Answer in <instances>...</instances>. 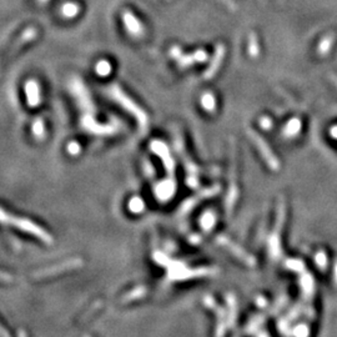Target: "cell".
Returning a JSON list of instances; mask_svg holds the SVG:
<instances>
[{"label":"cell","mask_w":337,"mask_h":337,"mask_svg":"<svg viewBox=\"0 0 337 337\" xmlns=\"http://www.w3.org/2000/svg\"><path fill=\"white\" fill-rule=\"evenodd\" d=\"M0 223L13 225V226L20 229L21 231L29 232V234L35 235L36 237H39L41 241H44V243H46V244H52L53 243L52 236L47 234L46 231H44L41 227H39L38 225L33 224L32 221H29V220H25V219L14 218V216L9 215L8 212L3 211L2 209H0Z\"/></svg>","instance_id":"cell-1"},{"label":"cell","mask_w":337,"mask_h":337,"mask_svg":"<svg viewBox=\"0 0 337 337\" xmlns=\"http://www.w3.org/2000/svg\"><path fill=\"white\" fill-rule=\"evenodd\" d=\"M110 95L112 97V99L116 100L124 109H126L131 115H134V116L136 117L137 122H139V125L141 126V128H145L146 124H148V116H146V114L119 88V86H111Z\"/></svg>","instance_id":"cell-2"},{"label":"cell","mask_w":337,"mask_h":337,"mask_svg":"<svg viewBox=\"0 0 337 337\" xmlns=\"http://www.w3.org/2000/svg\"><path fill=\"white\" fill-rule=\"evenodd\" d=\"M247 134H249L250 139L254 141V144L257 146L258 151H260L261 155H262L263 159H265L266 164H268L269 166L272 168V170H277V168H279V166H280L279 160H277L276 156L272 154L271 149L269 148V145L266 144V142L263 141L262 139H261V136H258L256 133H254V131L250 130V129L247 130Z\"/></svg>","instance_id":"cell-3"},{"label":"cell","mask_w":337,"mask_h":337,"mask_svg":"<svg viewBox=\"0 0 337 337\" xmlns=\"http://www.w3.org/2000/svg\"><path fill=\"white\" fill-rule=\"evenodd\" d=\"M283 220H285V209H283V205L281 204L279 207V215H277L276 229L274 230L271 237H270V254L275 257L280 255V231L282 229Z\"/></svg>","instance_id":"cell-4"},{"label":"cell","mask_w":337,"mask_h":337,"mask_svg":"<svg viewBox=\"0 0 337 337\" xmlns=\"http://www.w3.org/2000/svg\"><path fill=\"white\" fill-rule=\"evenodd\" d=\"M81 262L80 260H73V261H67V262L61 263V265L58 266H53V268L41 270V271H36L35 274L33 275L34 279H44V277H50L54 276V275L61 274V272H65L67 270H73L78 266H80Z\"/></svg>","instance_id":"cell-5"},{"label":"cell","mask_w":337,"mask_h":337,"mask_svg":"<svg viewBox=\"0 0 337 337\" xmlns=\"http://www.w3.org/2000/svg\"><path fill=\"white\" fill-rule=\"evenodd\" d=\"M218 241H219V244H220V245H223V246L226 247L227 250H230L232 254L236 255V257L240 258L241 261H244V262L247 263V265H250V266L255 265L254 258L250 256V255H247L246 252L244 251V250L241 249L240 246L236 245V244L232 243L231 240H229V238L225 237V236H219Z\"/></svg>","instance_id":"cell-6"},{"label":"cell","mask_w":337,"mask_h":337,"mask_svg":"<svg viewBox=\"0 0 337 337\" xmlns=\"http://www.w3.org/2000/svg\"><path fill=\"white\" fill-rule=\"evenodd\" d=\"M151 150L161 157V160L164 161L165 167L167 168L168 174H173L174 167H175V162H174L173 157H171L170 153H168L167 148L162 144L161 141H153L151 142Z\"/></svg>","instance_id":"cell-7"},{"label":"cell","mask_w":337,"mask_h":337,"mask_svg":"<svg viewBox=\"0 0 337 337\" xmlns=\"http://www.w3.org/2000/svg\"><path fill=\"white\" fill-rule=\"evenodd\" d=\"M218 191H219V186L210 187V189H206V190L201 191V192L199 194V195L194 196V198H191V199H189V200H187V201H185L184 204H182L181 209H180V212H181V213H187V212H190L191 210H192L194 207H195L196 205H198L199 202H200V201L202 200V199L210 198V196L215 195V194L218 192Z\"/></svg>","instance_id":"cell-8"},{"label":"cell","mask_w":337,"mask_h":337,"mask_svg":"<svg viewBox=\"0 0 337 337\" xmlns=\"http://www.w3.org/2000/svg\"><path fill=\"white\" fill-rule=\"evenodd\" d=\"M175 189H176L175 181H174L173 179H168V180H165V181L159 182V184L156 185L155 194L160 200L165 201L174 195Z\"/></svg>","instance_id":"cell-9"},{"label":"cell","mask_w":337,"mask_h":337,"mask_svg":"<svg viewBox=\"0 0 337 337\" xmlns=\"http://www.w3.org/2000/svg\"><path fill=\"white\" fill-rule=\"evenodd\" d=\"M224 54H225V49H224V46H221L220 45V46L218 47V50H216L215 56H213L211 64H210V66L207 67V70L205 71V74H204L205 79H211L213 75L216 74V71H218V69L221 65V61H223Z\"/></svg>","instance_id":"cell-10"},{"label":"cell","mask_w":337,"mask_h":337,"mask_svg":"<svg viewBox=\"0 0 337 337\" xmlns=\"http://www.w3.org/2000/svg\"><path fill=\"white\" fill-rule=\"evenodd\" d=\"M207 55L205 52H196L192 55H181V58L179 59V64L181 66H189L192 65L195 63H201V61L206 60Z\"/></svg>","instance_id":"cell-11"},{"label":"cell","mask_w":337,"mask_h":337,"mask_svg":"<svg viewBox=\"0 0 337 337\" xmlns=\"http://www.w3.org/2000/svg\"><path fill=\"white\" fill-rule=\"evenodd\" d=\"M27 91H28V101L32 106H36L40 103V94H39L38 85H36L34 81H29L27 85Z\"/></svg>","instance_id":"cell-12"},{"label":"cell","mask_w":337,"mask_h":337,"mask_svg":"<svg viewBox=\"0 0 337 337\" xmlns=\"http://www.w3.org/2000/svg\"><path fill=\"white\" fill-rule=\"evenodd\" d=\"M300 130H301V120L300 119H291L287 123V125L283 129V134L287 137H294L299 135Z\"/></svg>","instance_id":"cell-13"},{"label":"cell","mask_w":337,"mask_h":337,"mask_svg":"<svg viewBox=\"0 0 337 337\" xmlns=\"http://www.w3.org/2000/svg\"><path fill=\"white\" fill-rule=\"evenodd\" d=\"M215 221H216V216L213 215L211 211L205 212L200 219V225H201L202 230H205V231H209V230H211L213 227V225H215Z\"/></svg>","instance_id":"cell-14"},{"label":"cell","mask_w":337,"mask_h":337,"mask_svg":"<svg viewBox=\"0 0 337 337\" xmlns=\"http://www.w3.org/2000/svg\"><path fill=\"white\" fill-rule=\"evenodd\" d=\"M201 104L207 111H213V109L216 108V100L213 98L212 94L210 92H205L201 97Z\"/></svg>","instance_id":"cell-15"},{"label":"cell","mask_w":337,"mask_h":337,"mask_svg":"<svg viewBox=\"0 0 337 337\" xmlns=\"http://www.w3.org/2000/svg\"><path fill=\"white\" fill-rule=\"evenodd\" d=\"M333 45V35H327L325 36L324 39L321 40V43L319 45V52L320 54H327L330 52V49L332 47Z\"/></svg>","instance_id":"cell-16"},{"label":"cell","mask_w":337,"mask_h":337,"mask_svg":"<svg viewBox=\"0 0 337 337\" xmlns=\"http://www.w3.org/2000/svg\"><path fill=\"white\" fill-rule=\"evenodd\" d=\"M144 207H145L144 201H142V199L140 198H133L130 200V202H129V209L135 213H140L142 210H144Z\"/></svg>","instance_id":"cell-17"},{"label":"cell","mask_w":337,"mask_h":337,"mask_svg":"<svg viewBox=\"0 0 337 337\" xmlns=\"http://www.w3.org/2000/svg\"><path fill=\"white\" fill-rule=\"evenodd\" d=\"M111 71V65L108 63V61L101 60L100 63H98L97 65V73L101 77H106V75L110 74Z\"/></svg>","instance_id":"cell-18"},{"label":"cell","mask_w":337,"mask_h":337,"mask_svg":"<svg viewBox=\"0 0 337 337\" xmlns=\"http://www.w3.org/2000/svg\"><path fill=\"white\" fill-rule=\"evenodd\" d=\"M129 18H130V20H126V27H128V29L130 30L131 34H140V32H141V28H140V25L137 24V21L136 20H134L133 18H131L130 15H129Z\"/></svg>","instance_id":"cell-19"},{"label":"cell","mask_w":337,"mask_h":337,"mask_svg":"<svg viewBox=\"0 0 337 337\" xmlns=\"http://www.w3.org/2000/svg\"><path fill=\"white\" fill-rule=\"evenodd\" d=\"M34 131H35V134L38 135V136H43L44 129H43V124H41L40 120H38V122L35 123V126H34Z\"/></svg>","instance_id":"cell-20"},{"label":"cell","mask_w":337,"mask_h":337,"mask_svg":"<svg viewBox=\"0 0 337 337\" xmlns=\"http://www.w3.org/2000/svg\"><path fill=\"white\" fill-rule=\"evenodd\" d=\"M316 260L319 261V265L321 266V268L324 265H326V256L324 252H319V254L316 255Z\"/></svg>","instance_id":"cell-21"},{"label":"cell","mask_w":337,"mask_h":337,"mask_svg":"<svg viewBox=\"0 0 337 337\" xmlns=\"http://www.w3.org/2000/svg\"><path fill=\"white\" fill-rule=\"evenodd\" d=\"M260 124H261V126H262L263 129H270V128H271V125H272L271 120H270L269 117H262V119L260 120Z\"/></svg>","instance_id":"cell-22"},{"label":"cell","mask_w":337,"mask_h":337,"mask_svg":"<svg viewBox=\"0 0 337 337\" xmlns=\"http://www.w3.org/2000/svg\"><path fill=\"white\" fill-rule=\"evenodd\" d=\"M79 150H80V146H79L77 142H71V144L69 145V151L70 154H73V155H74V154H78Z\"/></svg>","instance_id":"cell-23"},{"label":"cell","mask_w":337,"mask_h":337,"mask_svg":"<svg viewBox=\"0 0 337 337\" xmlns=\"http://www.w3.org/2000/svg\"><path fill=\"white\" fill-rule=\"evenodd\" d=\"M11 280H13V277H11L10 275H8V274H5V272L0 271V281H3V282H10Z\"/></svg>","instance_id":"cell-24"},{"label":"cell","mask_w":337,"mask_h":337,"mask_svg":"<svg viewBox=\"0 0 337 337\" xmlns=\"http://www.w3.org/2000/svg\"><path fill=\"white\" fill-rule=\"evenodd\" d=\"M330 135L333 137V139L337 140V125L332 126V128L330 129Z\"/></svg>","instance_id":"cell-25"},{"label":"cell","mask_w":337,"mask_h":337,"mask_svg":"<svg viewBox=\"0 0 337 337\" xmlns=\"http://www.w3.org/2000/svg\"><path fill=\"white\" fill-rule=\"evenodd\" d=\"M0 337H10L9 332H8L3 326H0Z\"/></svg>","instance_id":"cell-26"},{"label":"cell","mask_w":337,"mask_h":337,"mask_svg":"<svg viewBox=\"0 0 337 337\" xmlns=\"http://www.w3.org/2000/svg\"><path fill=\"white\" fill-rule=\"evenodd\" d=\"M18 337H28V335H27V332H25L24 330H19Z\"/></svg>","instance_id":"cell-27"},{"label":"cell","mask_w":337,"mask_h":337,"mask_svg":"<svg viewBox=\"0 0 337 337\" xmlns=\"http://www.w3.org/2000/svg\"><path fill=\"white\" fill-rule=\"evenodd\" d=\"M85 337H88V336H85Z\"/></svg>","instance_id":"cell-28"}]
</instances>
